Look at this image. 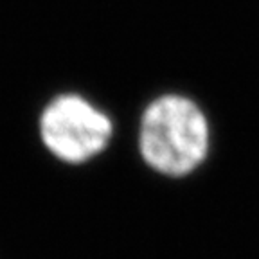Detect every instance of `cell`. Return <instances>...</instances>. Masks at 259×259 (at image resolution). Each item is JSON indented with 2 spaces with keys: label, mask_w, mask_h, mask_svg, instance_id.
Listing matches in <instances>:
<instances>
[{
  "label": "cell",
  "mask_w": 259,
  "mask_h": 259,
  "mask_svg": "<svg viewBox=\"0 0 259 259\" xmlns=\"http://www.w3.org/2000/svg\"><path fill=\"white\" fill-rule=\"evenodd\" d=\"M38 132L53 157L65 164H83L105 151L113 137V122L87 97L67 92L44 106Z\"/></svg>",
  "instance_id": "cell-2"
},
{
  "label": "cell",
  "mask_w": 259,
  "mask_h": 259,
  "mask_svg": "<svg viewBox=\"0 0 259 259\" xmlns=\"http://www.w3.org/2000/svg\"><path fill=\"white\" fill-rule=\"evenodd\" d=\"M137 144L142 160L153 171L186 177L198 169L209 153L207 115L187 96H158L142 112Z\"/></svg>",
  "instance_id": "cell-1"
}]
</instances>
